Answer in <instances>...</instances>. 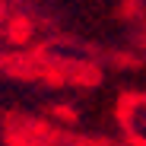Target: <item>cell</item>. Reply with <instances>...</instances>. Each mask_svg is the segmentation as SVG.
I'll return each mask as SVG.
<instances>
[{
	"instance_id": "6da1fadb",
	"label": "cell",
	"mask_w": 146,
	"mask_h": 146,
	"mask_svg": "<svg viewBox=\"0 0 146 146\" xmlns=\"http://www.w3.org/2000/svg\"><path fill=\"white\" fill-rule=\"evenodd\" d=\"M133 130H140L143 140H146V121H133Z\"/></svg>"
}]
</instances>
